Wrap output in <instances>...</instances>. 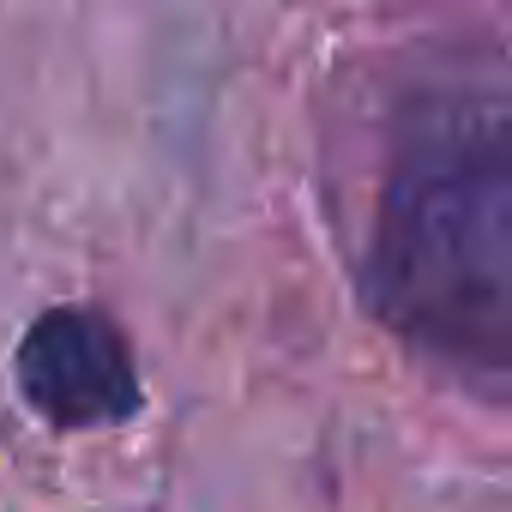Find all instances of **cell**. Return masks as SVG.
<instances>
[{"label": "cell", "mask_w": 512, "mask_h": 512, "mask_svg": "<svg viewBox=\"0 0 512 512\" xmlns=\"http://www.w3.org/2000/svg\"><path fill=\"white\" fill-rule=\"evenodd\" d=\"M362 302L434 368L512 392V97L422 91L392 109Z\"/></svg>", "instance_id": "obj_1"}, {"label": "cell", "mask_w": 512, "mask_h": 512, "mask_svg": "<svg viewBox=\"0 0 512 512\" xmlns=\"http://www.w3.org/2000/svg\"><path fill=\"white\" fill-rule=\"evenodd\" d=\"M13 374L19 398L49 428H121L145 410L133 344L103 308L37 314L19 338Z\"/></svg>", "instance_id": "obj_2"}]
</instances>
